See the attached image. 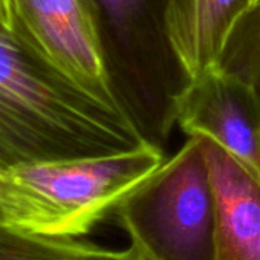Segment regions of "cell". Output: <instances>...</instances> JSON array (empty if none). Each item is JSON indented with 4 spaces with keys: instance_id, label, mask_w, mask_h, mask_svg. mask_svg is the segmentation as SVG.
<instances>
[{
    "instance_id": "cell-8",
    "label": "cell",
    "mask_w": 260,
    "mask_h": 260,
    "mask_svg": "<svg viewBox=\"0 0 260 260\" xmlns=\"http://www.w3.org/2000/svg\"><path fill=\"white\" fill-rule=\"evenodd\" d=\"M248 10V0H167V42L188 80L217 66L234 23Z\"/></svg>"
},
{
    "instance_id": "cell-4",
    "label": "cell",
    "mask_w": 260,
    "mask_h": 260,
    "mask_svg": "<svg viewBox=\"0 0 260 260\" xmlns=\"http://www.w3.org/2000/svg\"><path fill=\"white\" fill-rule=\"evenodd\" d=\"M110 217L147 260H216V201L202 138H190Z\"/></svg>"
},
{
    "instance_id": "cell-12",
    "label": "cell",
    "mask_w": 260,
    "mask_h": 260,
    "mask_svg": "<svg viewBox=\"0 0 260 260\" xmlns=\"http://www.w3.org/2000/svg\"><path fill=\"white\" fill-rule=\"evenodd\" d=\"M0 25H4L7 28L16 26V19H14L11 0H0Z\"/></svg>"
},
{
    "instance_id": "cell-6",
    "label": "cell",
    "mask_w": 260,
    "mask_h": 260,
    "mask_svg": "<svg viewBox=\"0 0 260 260\" xmlns=\"http://www.w3.org/2000/svg\"><path fill=\"white\" fill-rule=\"evenodd\" d=\"M175 119L190 138L213 140L260 178V101L239 75L214 66L190 80Z\"/></svg>"
},
{
    "instance_id": "cell-10",
    "label": "cell",
    "mask_w": 260,
    "mask_h": 260,
    "mask_svg": "<svg viewBox=\"0 0 260 260\" xmlns=\"http://www.w3.org/2000/svg\"><path fill=\"white\" fill-rule=\"evenodd\" d=\"M217 66L245 80L260 101V5L234 23Z\"/></svg>"
},
{
    "instance_id": "cell-7",
    "label": "cell",
    "mask_w": 260,
    "mask_h": 260,
    "mask_svg": "<svg viewBox=\"0 0 260 260\" xmlns=\"http://www.w3.org/2000/svg\"><path fill=\"white\" fill-rule=\"evenodd\" d=\"M202 141L216 201V260H260V178L213 140Z\"/></svg>"
},
{
    "instance_id": "cell-9",
    "label": "cell",
    "mask_w": 260,
    "mask_h": 260,
    "mask_svg": "<svg viewBox=\"0 0 260 260\" xmlns=\"http://www.w3.org/2000/svg\"><path fill=\"white\" fill-rule=\"evenodd\" d=\"M95 243L26 231L0 220V260H86Z\"/></svg>"
},
{
    "instance_id": "cell-11",
    "label": "cell",
    "mask_w": 260,
    "mask_h": 260,
    "mask_svg": "<svg viewBox=\"0 0 260 260\" xmlns=\"http://www.w3.org/2000/svg\"><path fill=\"white\" fill-rule=\"evenodd\" d=\"M86 260H147V258L134 245H128L125 249H109L95 245Z\"/></svg>"
},
{
    "instance_id": "cell-13",
    "label": "cell",
    "mask_w": 260,
    "mask_h": 260,
    "mask_svg": "<svg viewBox=\"0 0 260 260\" xmlns=\"http://www.w3.org/2000/svg\"><path fill=\"white\" fill-rule=\"evenodd\" d=\"M248 2H249V8H254V7L260 5V0H248Z\"/></svg>"
},
{
    "instance_id": "cell-5",
    "label": "cell",
    "mask_w": 260,
    "mask_h": 260,
    "mask_svg": "<svg viewBox=\"0 0 260 260\" xmlns=\"http://www.w3.org/2000/svg\"><path fill=\"white\" fill-rule=\"evenodd\" d=\"M16 25L68 78L110 107H121L87 0H11Z\"/></svg>"
},
{
    "instance_id": "cell-3",
    "label": "cell",
    "mask_w": 260,
    "mask_h": 260,
    "mask_svg": "<svg viewBox=\"0 0 260 260\" xmlns=\"http://www.w3.org/2000/svg\"><path fill=\"white\" fill-rule=\"evenodd\" d=\"M115 95L143 135L164 147L190 81L166 36L167 0H87Z\"/></svg>"
},
{
    "instance_id": "cell-2",
    "label": "cell",
    "mask_w": 260,
    "mask_h": 260,
    "mask_svg": "<svg viewBox=\"0 0 260 260\" xmlns=\"http://www.w3.org/2000/svg\"><path fill=\"white\" fill-rule=\"evenodd\" d=\"M166 161L146 144L122 153L29 162L0 172V220L57 237H80Z\"/></svg>"
},
{
    "instance_id": "cell-1",
    "label": "cell",
    "mask_w": 260,
    "mask_h": 260,
    "mask_svg": "<svg viewBox=\"0 0 260 260\" xmlns=\"http://www.w3.org/2000/svg\"><path fill=\"white\" fill-rule=\"evenodd\" d=\"M149 143L125 112L77 86L17 25H0V172L107 156Z\"/></svg>"
}]
</instances>
